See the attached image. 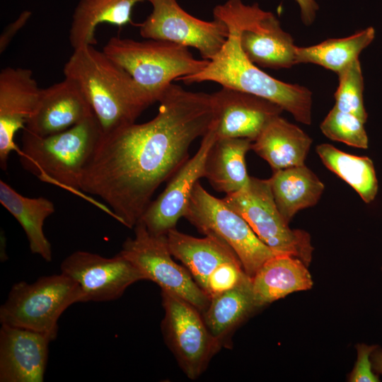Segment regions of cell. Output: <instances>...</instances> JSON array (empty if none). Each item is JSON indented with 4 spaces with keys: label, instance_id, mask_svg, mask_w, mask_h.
<instances>
[{
    "label": "cell",
    "instance_id": "cell-3",
    "mask_svg": "<svg viewBox=\"0 0 382 382\" xmlns=\"http://www.w3.org/2000/svg\"><path fill=\"white\" fill-rule=\"evenodd\" d=\"M213 16L225 23L228 28L225 44L204 69L178 81L187 84L213 81L222 87L254 94L279 105L296 121L311 125L312 92L305 86L285 83L262 71L242 50L239 24L224 14L215 13Z\"/></svg>",
    "mask_w": 382,
    "mask_h": 382
},
{
    "label": "cell",
    "instance_id": "cell-18",
    "mask_svg": "<svg viewBox=\"0 0 382 382\" xmlns=\"http://www.w3.org/2000/svg\"><path fill=\"white\" fill-rule=\"evenodd\" d=\"M83 91L69 78L42 88L36 108L25 129L45 137L64 131L93 115Z\"/></svg>",
    "mask_w": 382,
    "mask_h": 382
},
{
    "label": "cell",
    "instance_id": "cell-20",
    "mask_svg": "<svg viewBox=\"0 0 382 382\" xmlns=\"http://www.w3.org/2000/svg\"><path fill=\"white\" fill-rule=\"evenodd\" d=\"M307 267L302 260L287 254H278L265 261L252 277L256 307L311 289L313 280Z\"/></svg>",
    "mask_w": 382,
    "mask_h": 382
},
{
    "label": "cell",
    "instance_id": "cell-14",
    "mask_svg": "<svg viewBox=\"0 0 382 382\" xmlns=\"http://www.w3.org/2000/svg\"><path fill=\"white\" fill-rule=\"evenodd\" d=\"M211 95L216 138H244L253 141L268 122L284 110L266 98L227 87Z\"/></svg>",
    "mask_w": 382,
    "mask_h": 382
},
{
    "label": "cell",
    "instance_id": "cell-33",
    "mask_svg": "<svg viewBox=\"0 0 382 382\" xmlns=\"http://www.w3.org/2000/svg\"><path fill=\"white\" fill-rule=\"evenodd\" d=\"M30 13L25 11L13 22L8 25L0 35V53L4 52L13 37L27 22Z\"/></svg>",
    "mask_w": 382,
    "mask_h": 382
},
{
    "label": "cell",
    "instance_id": "cell-22",
    "mask_svg": "<svg viewBox=\"0 0 382 382\" xmlns=\"http://www.w3.org/2000/svg\"><path fill=\"white\" fill-rule=\"evenodd\" d=\"M252 141L244 138H216L207 154L204 177L217 192H238L249 184L245 155Z\"/></svg>",
    "mask_w": 382,
    "mask_h": 382
},
{
    "label": "cell",
    "instance_id": "cell-27",
    "mask_svg": "<svg viewBox=\"0 0 382 382\" xmlns=\"http://www.w3.org/2000/svg\"><path fill=\"white\" fill-rule=\"evenodd\" d=\"M374 37V28L369 27L347 37L330 38L309 47H296V63L315 64L337 74L359 59V54Z\"/></svg>",
    "mask_w": 382,
    "mask_h": 382
},
{
    "label": "cell",
    "instance_id": "cell-17",
    "mask_svg": "<svg viewBox=\"0 0 382 382\" xmlns=\"http://www.w3.org/2000/svg\"><path fill=\"white\" fill-rule=\"evenodd\" d=\"M50 342L42 333L1 325L0 381L42 382Z\"/></svg>",
    "mask_w": 382,
    "mask_h": 382
},
{
    "label": "cell",
    "instance_id": "cell-23",
    "mask_svg": "<svg viewBox=\"0 0 382 382\" xmlns=\"http://www.w3.org/2000/svg\"><path fill=\"white\" fill-rule=\"evenodd\" d=\"M0 202L23 228L32 253L50 262L52 247L43 227L45 220L55 212L54 203L43 197L23 196L2 180H0Z\"/></svg>",
    "mask_w": 382,
    "mask_h": 382
},
{
    "label": "cell",
    "instance_id": "cell-10",
    "mask_svg": "<svg viewBox=\"0 0 382 382\" xmlns=\"http://www.w3.org/2000/svg\"><path fill=\"white\" fill-rule=\"evenodd\" d=\"M161 297L165 341L185 374L196 379L222 345L212 335L202 313L193 305L166 291L161 290Z\"/></svg>",
    "mask_w": 382,
    "mask_h": 382
},
{
    "label": "cell",
    "instance_id": "cell-4",
    "mask_svg": "<svg viewBox=\"0 0 382 382\" xmlns=\"http://www.w3.org/2000/svg\"><path fill=\"white\" fill-rule=\"evenodd\" d=\"M23 130L17 152L23 168L43 182L85 197L81 190L82 177L103 136L95 115L49 136Z\"/></svg>",
    "mask_w": 382,
    "mask_h": 382
},
{
    "label": "cell",
    "instance_id": "cell-34",
    "mask_svg": "<svg viewBox=\"0 0 382 382\" xmlns=\"http://www.w3.org/2000/svg\"><path fill=\"white\" fill-rule=\"evenodd\" d=\"M298 3L301 16L303 23L310 25L314 21L316 12L318 9V4L315 0H296Z\"/></svg>",
    "mask_w": 382,
    "mask_h": 382
},
{
    "label": "cell",
    "instance_id": "cell-31",
    "mask_svg": "<svg viewBox=\"0 0 382 382\" xmlns=\"http://www.w3.org/2000/svg\"><path fill=\"white\" fill-rule=\"evenodd\" d=\"M246 275L239 259L224 262L209 277L205 292L211 299L233 289Z\"/></svg>",
    "mask_w": 382,
    "mask_h": 382
},
{
    "label": "cell",
    "instance_id": "cell-1",
    "mask_svg": "<svg viewBox=\"0 0 382 382\" xmlns=\"http://www.w3.org/2000/svg\"><path fill=\"white\" fill-rule=\"evenodd\" d=\"M158 102V114L151 120L103 134L81 180V191L100 197L113 216L130 228L156 190L189 159L190 145L207 132L214 119L209 93L173 83Z\"/></svg>",
    "mask_w": 382,
    "mask_h": 382
},
{
    "label": "cell",
    "instance_id": "cell-28",
    "mask_svg": "<svg viewBox=\"0 0 382 382\" xmlns=\"http://www.w3.org/2000/svg\"><path fill=\"white\" fill-rule=\"evenodd\" d=\"M316 151L323 164L349 184L364 202L374 200L378 185L370 158L347 154L329 144L318 145Z\"/></svg>",
    "mask_w": 382,
    "mask_h": 382
},
{
    "label": "cell",
    "instance_id": "cell-19",
    "mask_svg": "<svg viewBox=\"0 0 382 382\" xmlns=\"http://www.w3.org/2000/svg\"><path fill=\"white\" fill-rule=\"evenodd\" d=\"M166 236L172 255L183 263L204 292L209 277L218 267L238 259L227 243L214 236L195 238L173 228Z\"/></svg>",
    "mask_w": 382,
    "mask_h": 382
},
{
    "label": "cell",
    "instance_id": "cell-36",
    "mask_svg": "<svg viewBox=\"0 0 382 382\" xmlns=\"http://www.w3.org/2000/svg\"><path fill=\"white\" fill-rule=\"evenodd\" d=\"M381 270H382V267H381Z\"/></svg>",
    "mask_w": 382,
    "mask_h": 382
},
{
    "label": "cell",
    "instance_id": "cell-5",
    "mask_svg": "<svg viewBox=\"0 0 382 382\" xmlns=\"http://www.w3.org/2000/svg\"><path fill=\"white\" fill-rule=\"evenodd\" d=\"M103 51L122 67L154 100L178 79L204 69L209 60L197 59L188 47L172 42L137 41L112 37Z\"/></svg>",
    "mask_w": 382,
    "mask_h": 382
},
{
    "label": "cell",
    "instance_id": "cell-15",
    "mask_svg": "<svg viewBox=\"0 0 382 382\" xmlns=\"http://www.w3.org/2000/svg\"><path fill=\"white\" fill-rule=\"evenodd\" d=\"M42 88L28 69L6 67L0 72V166L7 168L11 153L18 151L14 137L37 105Z\"/></svg>",
    "mask_w": 382,
    "mask_h": 382
},
{
    "label": "cell",
    "instance_id": "cell-12",
    "mask_svg": "<svg viewBox=\"0 0 382 382\" xmlns=\"http://www.w3.org/2000/svg\"><path fill=\"white\" fill-rule=\"evenodd\" d=\"M60 270L79 284L82 302L116 300L130 285L144 279L141 272L119 253L106 257L77 250L64 259Z\"/></svg>",
    "mask_w": 382,
    "mask_h": 382
},
{
    "label": "cell",
    "instance_id": "cell-29",
    "mask_svg": "<svg viewBox=\"0 0 382 382\" xmlns=\"http://www.w3.org/2000/svg\"><path fill=\"white\" fill-rule=\"evenodd\" d=\"M337 75L338 86L334 95V106L356 115L365 123L368 115L364 104V78L359 59L349 64Z\"/></svg>",
    "mask_w": 382,
    "mask_h": 382
},
{
    "label": "cell",
    "instance_id": "cell-24",
    "mask_svg": "<svg viewBox=\"0 0 382 382\" xmlns=\"http://www.w3.org/2000/svg\"><path fill=\"white\" fill-rule=\"evenodd\" d=\"M269 180L275 204L288 224L299 211L316 205L325 189L305 164L273 170Z\"/></svg>",
    "mask_w": 382,
    "mask_h": 382
},
{
    "label": "cell",
    "instance_id": "cell-8",
    "mask_svg": "<svg viewBox=\"0 0 382 382\" xmlns=\"http://www.w3.org/2000/svg\"><path fill=\"white\" fill-rule=\"evenodd\" d=\"M184 217L200 233L227 243L251 278L265 261L278 255L260 240L241 215L209 193L199 182L192 190Z\"/></svg>",
    "mask_w": 382,
    "mask_h": 382
},
{
    "label": "cell",
    "instance_id": "cell-7",
    "mask_svg": "<svg viewBox=\"0 0 382 382\" xmlns=\"http://www.w3.org/2000/svg\"><path fill=\"white\" fill-rule=\"evenodd\" d=\"M222 199L270 249L296 257L309 265L313 251L311 236L289 226L275 204L269 179L250 177L248 186L226 195Z\"/></svg>",
    "mask_w": 382,
    "mask_h": 382
},
{
    "label": "cell",
    "instance_id": "cell-32",
    "mask_svg": "<svg viewBox=\"0 0 382 382\" xmlns=\"http://www.w3.org/2000/svg\"><path fill=\"white\" fill-rule=\"evenodd\" d=\"M378 345H369L364 343L356 345L357 358L354 366L350 373V382H378V376L372 368L371 354Z\"/></svg>",
    "mask_w": 382,
    "mask_h": 382
},
{
    "label": "cell",
    "instance_id": "cell-9",
    "mask_svg": "<svg viewBox=\"0 0 382 382\" xmlns=\"http://www.w3.org/2000/svg\"><path fill=\"white\" fill-rule=\"evenodd\" d=\"M134 228V237L125 240L119 253L141 272L144 279L181 297L202 313L211 299L188 270L173 260L166 235L151 233L141 221Z\"/></svg>",
    "mask_w": 382,
    "mask_h": 382
},
{
    "label": "cell",
    "instance_id": "cell-16",
    "mask_svg": "<svg viewBox=\"0 0 382 382\" xmlns=\"http://www.w3.org/2000/svg\"><path fill=\"white\" fill-rule=\"evenodd\" d=\"M213 11L229 16L216 8ZM239 25L242 50L257 66L279 69L297 64L294 39L272 13L258 8L246 23Z\"/></svg>",
    "mask_w": 382,
    "mask_h": 382
},
{
    "label": "cell",
    "instance_id": "cell-2",
    "mask_svg": "<svg viewBox=\"0 0 382 382\" xmlns=\"http://www.w3.org/2000/svg\"><path fill=\"white\" fill-rule=\"evenodd\" d=\"M63 72L83 91L103 134L135 122L155 103L122 67L93 45L74 50Z\"/></svg>",
    "mask_w": 382,
    "mask_h": 382
},
{
    "label": "cell",
    "instance_id": "cell-26",
    "mask_svg": "<svg viewBox=\"0 0 382 382\" xmlns=\"http://www.w3.org/2000/svg\"><path fill=\"white\" fill-rule=\"evenodd\" d=\"M255 308L252 278L246 275L233 289L211 298L202 317L212 335L223 345L231 331Z\"/></svg>",
    "mask_w": 382,
    "mask_h": 382
},
{
    "label": "cell",
    "instance_id": "cell-21",
    "mask_svg": "<svg viewBox=\"0 0 382 382\" xmlns=\"http://www.w3.org/2000/svg\"><path fill=\"white\" fill-rule=\"evenodd\" d=\"M312 141L297 125L277 115L252 142L251 149L275 170L305 164Z\"/></svg>",
    "mask_w": 382,
    "mask_h": 382
},
{
    "label": "cell",
    "instance_id": "cell-11",
    "mask_svg": "<svg viewBox=\"0 0 382 382\" xmlns=\"http://www.w3.org/2000/svg\"><path fill=\"white\" fill-rule=\"evenodd\" d=\"M153 10L139 23L140 35L146 39L172 42L197 49L202 59L211 60L228 37V28L222 21L195 18L186 12L177 0H149Z\"/></svg>",
    "mask_w": 382,
    "mask_h": 382
},
{
    "label": "cell",
    "instance_id": "cell-25",
    "mask_svg": "<svg viewBox=\"0 0 382 382\" xmlns=\"http://www.w3.org/2000/svg\"><path fill=\"white\" fill-rule=\"evenodd\" d=\"M149 0H79L72 16L69 40L74 50L97 44L96 27L103 23L123 26L132 21L134 5Z\"/></svg>",
    "mask_w": 382,
    "mask_h": 382
},
{
    "label": "cell",
    "instance_id": "cell-13",
    "mask_svg": "<svg viewBox=\"0 0 382 382\" xmlns=\"http://www.w3.org/2000/svg\"><path fill=\"white\" fill-rule=\"evenodd\" d=\"M202 138L197 153L168 180L165 190L151 202L139 221L151 233L166 235L184 217L195 185L204 177L206 158L216 138L212 122Z\"/></svg>",
    "mask_w": 382,
    "mask_h": 382
},
{
    "label": "cell",
    "instance_id": "cell-30",
    "mask_svg": "<svg viewBox=\"0 0 382 382\" xmlns=\"http://www.w3.org/2000/svg\"><path fill=\"white\" fill-rule=\"evenodd\" d=\"M364 125V122L356 115L334 106L320 127L323 134L331 140L356 148L367 149L369 139Z\"/></svg>",
    "mask_w": 382,
    "mask_h": 382
},
{
    "label": "cell",
    "instance_id": "cell-35",
    "mask_svg": "<svg viewBox=\"0 0 382 382\" xmlns=\"http://www.w3.org/2000/svg\"><path fill=\"white\" fill-rule=\"evenodd\" d=\"M370 359L374 372L382 375V349L379 346L373 351Z\"/></svg>",
    "mask_w": 382,
    "mask_h": 382
},
{
    "label": "cell",
    "instance_id": "cell-6",
    "mask_svg": "<svg viewBox=\"0 0 382 382\" xmlns=\"http://www.w3.org/2000/svg\"><path fill=\"white\" fill-rule=\"evenodd\" d=\"M82 300L79 284L62 272L41 277L33 283L18 282L1 306L0 323L42 333L53 341L62 314Z\"/></svg>",
    "mask_w": 382,
    "mask_h": 382
}]
</instances>
